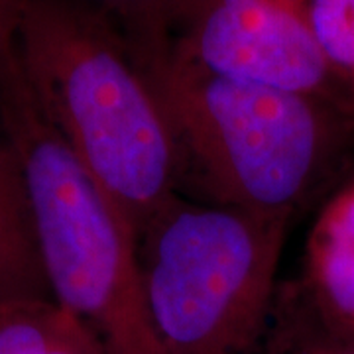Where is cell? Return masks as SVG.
I'll list each match as a JSON object with an SVG mask.
<instances>
[{
	"mask_svg": "<svg viewBox=\"0 0 354 354\" xmlns=\"http://www.w3.org/2000/svg\"><path fill=\"white\" fill-rule=\"evenodd\" d=\"M26 0H0V65L14 48V38Z\"/></svg>",
	"mask_w": 354,
	"mask_h": 354,
	"instance_id": "7c38bea8",
	"label": "cell"
},
{
	"mask_svg": "<svg viewBox=\"0 0 354 354\" xmlns=\"http://www.w3.org/2000/svg\"><path fill=\"white\" fill-rule=\"evenodd\" d=\"M307 8L330 73L354 97V0H307Z\"/></svg>",
	"mask_w": 354,
	"mask_h": 354,
	"instance_id": "9c48e42d",
	"label": "cell"
},
{
	"mask_svg": "<svg viewBox=\"0 0 354 354\" xmlns=\"http://www.w3.org/2000/svg\"><path fill=\"white\" fill-rule=\"evenodd\" d=\"M260 354H354V339L311 329L274 305L272 325Z\"/></svg>",
	"mask_w": 354,
	"mask_h": 354,
	"instance_id": "30bf717a",
	"label": "cell"
},
{
	"mask_svg": "<svg viewBox=\"0 0 354 354\" xmlns=\"http://www.w3.org/2000/svg\"><path fill=\"white\" fill-rule=\"evenodd\" d=\"M276 307L311 329L354 339V179L319 211L307 234L301 279Z\"/></svg>",
	"mask_w": 354,
	"mask_h": 354,
	"instance_id": "8992f818",
	"label": "cell"
},
{
	"mask_svg": "<svg viewBox=\"0 0 354 354\" xmlns=\"http://www.w3.org/2000/svg\"><path fill=\"white\" fill-rule=\"evenodd\" d=\"M14 55L39 109L138 232L181 189V158L124 34L75 0H26Z\"/></svg>",
	"mask_w": 354,
	"mask_h": 354,
	"instance_id": "6da1fadb",
	"label": "cell"
},
{
	"mask_svg": "<svg viewBox=\"0 0 354 354\" xmlns=\"http://www.w3.org/2000/svg\"><path fill=\"white\" fill-rule=\"evenodd\" d=\"M0 130L22 171L53 301L104 354H169L146 301L134 228L39 109L14 48L0 65Z\"/></svg>",
	"mask_w": 354,
	"mask_h": 354,
	"instance_id": "3957f363",
	"label": "cell"
},
{
	"mask_svg": "<svg viewBox=\"0 0 354 354\" xmlns=\"http://www.w3.org/2000/svg\"><path fill=\"white\" fill-rule=\"evenodd\" d=\"M113 22L130 41L156 34L169 0H75Z\"/></svg>",
	"mask_w": 354,
	"mask_h": 354,
	"instance_id": "8fae6325",
	"label": "cell"
},
{
	"mask_svg": "<svg viewBox=\"0 0 354 354\" xmlns=\"http://www.w3.org/2000/svg\"><path fill=\"white\" fill-rule=\"evenodd\" d=\"M176 57L215 75L304 93L354 113L309 24L307 0H169L156 34Z\"/></svg>",
	"mask_w": 354,
	"mask_h": 354,
	"instance_id": "5b68a950",
	"label": "cell"
},
{
	"mask_svg": "<svg viewBox=\"0 0 354 354\" xmlns=\"http://www.w3.org/2000/svg\"><path fill=\"white\" fill-rule=\"evenodd\" d=\"M81 327L55 301L0 305V354H57Z\"/></svg>",
	"mask_w": 354,
	"mask_h": 354,
	"instance_id": "ba28073f",
	"label": "cell"
},
{
	"mask_svg": "<svg viewBox=\"0 0 354 354\" xmlns=\"http://www.w3.org/2000/svg\"><path fill=\"white\" fill-rule=\"evenodd\" d=\"M128 44L174 132L181 187L193 181L211 203L291 218L341 158L354 113L209 73L160 41Z\"/></svg>",
	"mask_w": 354,
	"mask_h": 354,
	"instance_id": "7a4b0ae2",
	"label": "cell"
},
{
	"mask_svg": "<svg viewBox=\"0 0 354 354\" xmlns=\"http://www.w3.org/2000/svg\"><path fill=\"white\" fill-rule=\"evenodd\" d=\"M290 221L177 193L140 228L144 293L167 353H262Z\"/></svg>",
	"mask_w": 354,
	"mask_h": 354,
	"instance_id": "277c9868",
	"label": "cell"
},
{
	"mask_svg": "<svg viewBox=\"0 0 354 354\" xmlns=\"http://www.w3.org/2000/svg\"><path fill=\"white\" fill-rule=\"evenodd\" d=\"M30 301H53V297L22 171L0 130V305Z\"/></svg>",
	"mask_w": 354,
	"mask_h": 354,
	"instance_id": "52a82bcc",
	"label": "cell"
}]
</instances>
